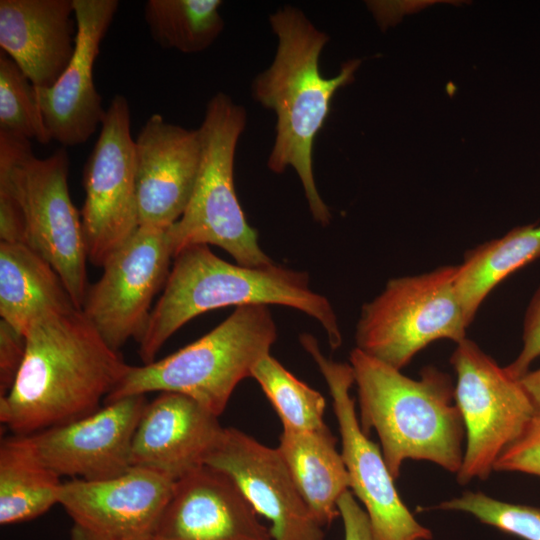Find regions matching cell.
<instances>
[{
  "label": "cell",
  "instance_id": "1",
  "mask_svg": "<svg viewBox=\"0 0 540 540\" xmlns=\"http://www.w3.org/2000/svg\"><path fill=\"white\" fill-rule=\"evenodd\" d=\"M25 339L15 382L0 397V422L14 435L33 434L95 412L130 366L81 310L43 316L29 327Z\"/></svg>",
  "mask_w": 540,
  "mask_h": 540
},
{
  "label": "cell",
  "instance_id": "2",
  "mask_svg": "<svg viewBox=\"0 0 540 540\" xmlns=\"http://www.w3.org/2000/svg\"><path fill=\"white\" fill-rule=\"evenodd\" d=\"M277 37L270 66L255 77L252 96L276 116L275 139L267 160L277 174L291 167L303 186L314 220L323 226L331 220L313 174V144L324 125L335 93L354 81L360 59L344 62L337 75L324 77L319 59L329 36L296 7L284 6L269 16Z\"/></svg>",
  "mask_w": 540,
  "mask_h": 540
},
{
  "label": "cell",
  "instance_id": "3",
  "mask_svg": "<svg viewBox=\"0 0 540 540\" xmlns=\"http://www.w3.org/2000/svg\"><path fill=\"white\" fill-rule=\"evenodd\" d=\"M283 305L316 319L330 347L342 344L333 307L326 297L311 290L306 272L281 267H247L229 263L208 245H193L175 257L163 292L152 309L139 339L143 364L156 360L166 341L193 318L227 306Z\"/></svg>",
  "mask_w": 540,
  "mask_h": 540
},
{
  "label": "cell",
  "instance_id": "4",
  "mask_svg": "<svg viewBox=\"0 0 540 540\" xmlns=\"http://www.w3.org/2000/svg\"><path fill=\"white\" fill-rule=\"evenodd\" d=\"M357 386L360 426L374 429L386 465L396 480L407 459L426 460L458 473L465 427L451 377L426 366L412 379L354 348L350 353Z\"/></svg>",
  "mask_w": 540,
  "mask_h": 540
},
{
  "label": "cell",
  "instance_id": "5",
  "mask_svg": "<svg viewBox=\"0 0 540 540\" xmlns=\"http://www.w3.org/2000/svg\"><path fill=\"white\" fill-rule=\"evenodd\" d=\"M276 339L277 327L267 305L237 307L213 330L167 357L130 365L104 403L155 391L175 392L220 416L236 386L270 354Z\"/></svg>",
  "mask_w": 540,
  "mask_h": 540
},
{
  "label": "cell",
  "instance_id": "6",
  "mask_svg": "<svg viewBox=\"0 0 540 540\" xmlns=\"http://www.w3.org/2000/svg\"><path fill=\"white\" fill-rule=\"evenodd\" d=\"M246 122L244 107L227 94L208 101L198 128L201 159L194 189L183 215L167 229L173 257L193 245H215L242 266L274 263L260 248L234 186L235 152Z\"/></svg>",
  "mask_w": 540,
  "mask_h": 540
},
{
  "label": "cell",
  "instance_id": "7",
  "mask_svg": "<svg viewBox=\"0 0 540 540\" xmlns=\"http://www.w3.org/2000/svg\"><path fill=\"white\" fill-rule=\"evenodd\" d=\"M69 155L62 147L34 156L30 140L0 133V186L15 197L24 220V244L47 260L81 310L89 284L81 214L68 186Z\"/></svg>",
  "mask_w": 540,
  "mask_h": 540
},
{
  "label": "cell",
  "instance_id": "8",
  "mask_svg": "<svg viewBox=\"0 0 540 540\" xmlns=\"http://www.w3.org/2000/svg\"><path fill=\"white\" fill-rule=\"evenodd\" d=\"M456 266L390 279L384 290L363 305L356 325L359 350L401 370L430 343L466 338V321L458 300Z\"/></svg>",
  "mask_w": 540,
  "mask_h": 540
},
{
  "label": "cell",
  "instance_id": "9",
  "mask_svg": "<svg viewBox=\"0 0 540 540\" xmlns=\"http://www.w3.org/2000/svg\"><path fill=\"white\" fill-rule=\"evenodd\" d=\"M450 363L456 374L455 403L466 436L457 480L460 484L485 480L535 411L519 380L474 341L465 338L457 343Z\"/></svg>",
  "mask_w": 540,
  "mask_h": 540
},
{
  "label": "cell",
  "instance_id": "10",
  "mask_svg": "<svg viewBox=\"0 0 540 540\" xmlns=\"http://www.w3.org/2000/svg\"><path fill=\"white\" fill-rule=\"evenodd\" d=\"M127 99L111 100L83 170L81 222L88 260L102 267L138 229L135 139Z\"/></svg>",
  "mask_w": 540,
  "mask_h": 540
},
{
  "label": "cell",
  "instance_id": "11",
  "mask_svg": "<svg viewBox=\"0 0 540 540\" xmlns=\"http://www.w3.org/2000/svg\"><path fill=\"white\" fill-rule=\"evenodd\" d=\"M300 343L328 386L350 491L363 504L375 540H431L432 532L415 519L397 492L381 449L361 429L350 395L354 383L351 365L327 358L310 334H302Z\"/></svg>",
  "mask_w": 540,
  "mask_h": 540
},
{
  "label": "cell",
  "instance_id": "12",
  "mask_svg": "<svg viewBox=\"0 0 540 540\" xmlns=\"http://www.w3.org/2000/svg\"><path fill=\"white\" fill-rule=\"evenodd\" d=\"M174 259L167 229L139 226L107 259L86 292L81 311L114 350L139 341Z\"/></svg>",
  "mask_w": 540,
  "mask_h": 540
},
{
  "label": "cell",
  "instance_id": "13",
  "mask_svg": "<svg viewBox=\"0 0 540 540\" xmlns=\"http://www.w3.org/2000/svg\"><path fill=\"white\" fill-rule=\"evenodd\" d=\"M176 481L131 467L116 477L62 483L58 504L71 518V540H154Z\"/></svg>",
  "mask_w": 540,
  "mask_h": 540
},
{
  "label": "cell",
  "instance_id": "14",
  "mask_svg": "<svg viewBox=\"0 0 540 540\" xmlns=\"http://www.w3.org/2000/svg\"><path fill=\"white\" fill-rule=\"evenodd\" d=\"M204 465L229 476L256 513L270 522L273 540H324L277 448L236 428H223Z\"/></svg>",
  "mask_w": 540,
  "mask_h": 540
},
{
  "label": "cell",
  "instance_id": "15",
  "mask_svg": "<svg viewBox=\"0 0 540 540\" xmlns=\"http://www.w3.org/2000/svg\"><path fill=\"white\" fill-rule=\"evenodd\" d=\"M146 404L145 395L126 396L77 420L24 436L40 461L60 477H116L131 468L132 438Z\"/></svg>",
  "mask_w": 540,
  "mask_h": 540
},
{
  "label": "cell",
  "instance_id": "16",
  "mask_svg": "<svg viewBox=\"0 0 540 540\" xmlns=\"http://www.w3.org/2000/svg\"><path fill=\"white\" fill-rule=\"evenodd\" d=\"M75 50L70 63L48 88L35 87L52 140L63 147L86 142L101 126L106 109L93 81L102 39L117 12V0H73Z\"/></svg>",
  "mask_w": 540,
  "mask_h": 540
},
{
  "label": "cell",
  "instance_id": "17",
  "mask_svg": "<svg viewBox=\"0 0 540 540\" xmlns=\"http://www.w3.org/2000/svg\"><path fill=\"white\" fill-rule=\"evenodd\" d=\"M139 226L168 229L183 215L201 159L198 129L152 114L135 139Z\"/></svg>",
  "mask_w": 540,
  "mask_h": 540
},
{
  "label": "cell",
  "instance_id": "18",
  "mask_svg": "<svg viewBox=\"0 0 540 540\" xmlns=\"http://www.w3.org/2000/svg\"><path fill=\"white\" fill-rule=\"evenodd\" d=\"M235 482L203 465L177 480L154 540H273Z\"/></svg>",
  "mask_w": 540,
  "mask_h": 540
},
{
  "label": "cell",
  "instance_id": "19",
  "mask_svg": "<svg viewBox=\"0 0 540 540\" xmlns=\"http://www.w3.org/2000/svg\"><path fill=\"white\" fill-rule=\"evenodd\" d=\"M217 415L184 394L160 392L147 402L135 429L131 467L177 481L204 465L223 427Z\"/></svg>",
  "mask_w": 540,
  "mask_h": 540
},
{
  "label": "cell",
  "instance_id": "20",
  "mask_svg": "<svg viewBox=\"0 0 540 540\" xmlns=\"http://www.w3.org/2000/svg\"><path fill=\"white\" fill-rule=\"evenodd\" d=\"M73 0H0V47L34 87H51L75 50Z\"/></svg>",
  "mask_w": 540,
  "mask_h": 540
},
{
  "label": "cell",
  "instance_id": "21",
  "mask_svg": "<svg viewBox=\"0 0 540 540\" xmlns=\"http://www.w3.org/2000/svg\"><path fill=\"white\" fill-rule=\"evenodd\" d=\"M80 310L52 265L26 244L0 241V316L25 335L38 319Z\"/></svg>",
  "mask_w": 540,
  "mask_h": 540
},
{
  "label": "cell",
  "instance_id": "22",
  "mask_svg": "<svg viewBox=\"0 0 540 540\" xmlns=\"http://www.w3.org/2000/svg\"><path fill=\"white\" fill-rule=\"evenodd\" d=\"M293 480L317 521L331 524L338 516V501L350 490L349 476L326 426L313 431L284 429L277 447Z\"/></svg>",
  "mask_w": 540,
  "mask_h": 540
},
{
  "label": "cell",
  "instance_id": "23",
  "mask_svg": "<svg viewBox=\"0 0 540 540\" xmlns=\"http://www.w3.org/2000/svg\"><path fill=\"white\" fill-rule=\"evenodd\" d=\"M540 258V225L513 228L467 251L456 266L454 287L470 325L489 293L506 277Z\"/></svg>",
  "mask_w": 540,
  "mask_h": 540
},
{
  "label": "cell",
  "instance_id": "24",
  "mask_svg": "<svg viewBox=\"0 0 540 540\" xmlns=\"http://www.w3.org/2000/svg\"><path fill=\"white\" fill-rule=\"evenodd\" d=\"M62 483L36 456L24 435L4 438L0 445V524L43 515L58 504Z\"/></svg>",
  "mask_w": 540,
  "mask_h": 540
},
{
  "label": "cell",
  "instance_id": "25",
  "mask_svg": "<svg viewBox=\"0 0 540 540\" xmlns=\"http://www.w3.org/2000/svg\"><path fill=\"white\" fill-rule=\"evenodd\" d=\"M220 0H148L144 17L153 40L182 53L208 49L221 34Z\"/></svg>",
  "mask_w": 540,
  "mask_h": 540
},
{
  "label": "cell",
  "instance_id": "26",
  "mask_svg": "<svg viewBox=\"0 0 540 540\" xmlns=\"http://www.w3.org/2000/svg\"><path fill=\"white\" fill-rule=\"evenodd\" d=\"M250 377L263 390L284 429L313 431L326 427L322 394L296 378L270 354L255 364Z\"/></svg>",
  "mask_w": 540,
  "mask_h": 540
},
{
  "label": "cell",
  "instance_id": "27",
  "mask_svg": "<svg viewBox=\"0 0 540 540\" xmlns=\"http://www.w3.org/2000/svg\"><path fill=\"white\" fill-rule=\"evenodd\" d=\"M0 133L35 139L41 144L52 141L34 85L3 51L0 53Z\"/></svg>",
  "mask_w": 540,
  "mask_h": 540
},
{
  "label": "cell",
  "instance_id": "28",
  "mask_svg": "<svg viewBox=\"0 0 540 540\" xmlns=\"http://www.w3.org/2000/svg\"><path fill=\"white\" fill-rule=\"evenodd\" d=\"M460 511L523 540H540V508L494 499L483 492L465 491L459 497L429 508Z\"/></svg>",
  "mask_w": 540,
  "mask_h": 540
},
{
  "label": "cell",
  "instance_id": "29",
  "mask_svg": "<svg viewBox=\"0 0 540 540\" xmlns=\"http://www.w3.org/2000/svg\"><path fill=\"white\" fill-rule=\"evenodd\" d=\"M494 471L521 472L540 477V415H534L521 434L502 452Z\"/></svg>",
  "mask_w": 540,
  "mask_h": 540
},
{
  "label": "cell",
  "instance_id": "30",
  "mask_svg": "<svg viewBox=\"0 0 540 540\" xmlns=\"http://www.w3.org/2000/svg\"><path fill=\"white\" fill-rule=\"evenodd\" d=\"M523 346L516 359L505 367L515 379L528 371L531 363L540 356V286L532 296L523 323Z\"/></svg>",
  "mask_w": 540,
  "mask_h": 540
},
{
  "label": "cell",
  "instance_id": "31",
  "mask_svg": "<svg viewBox=\"0 0 540 540\" xmlns=\"http://www.w3.org/2000/svg\"><path fill=\"white\" fill-rule=\"evenodd\" d=\"M26 350L25 335L0 319V397L13 386Z\"/></svg>",
  "mask_w": 540,
  "mask_h": 540
},
{
  "label": "cell",
  "instance_id": "32",
  "mask_svg": "<svg viewBox=\"0 0 540 540\" xmlns=\"http://www.w3.org/2000/svg\"><path fill=\"white\" fill-rule=\"evenodd\" d=\"M338 510L343 521L345 540H375L368 515L350 490L340 497Z\"/></svg>",
  "mask_w": 540,
  "mask_h": 540
},
{
  "label": "cell",
  "instance_id": "33",
  "mask_svg": "<svg viewBox=\"0 0 540 540\" xmlns=\"http://www.w3.org/2000/svg\"><path fill=\"white\" fill-rule=\"evenodd\" d=\"M523 389L527 393L536 415H540V368L528 371L518 379Z\"/></svg>",
  "mask_w": 540,
  "mask_h": 540
}]
</instances>
